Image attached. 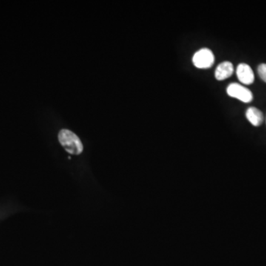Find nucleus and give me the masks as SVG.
I'll list each match as a JSON object with an SVG mask.
<instances>
[{"instance_id": "f257e3e1", "label": "nucleus", "mask_w": 266, "mask_h": 266, "mask_svg": "<svg viewBox=\"0 0 266 266\" xmlns=\"http://www.w3.org/2000/svg\"><path fill=\"white\" fill-rule=\"evenodd\" d=\"M58 138L60 144L69 153L79 155L82 152V143L73 132L68 130H61L58 133Z\"/></svg>"}, {"instance_id": "7ed1b4c3", "label": "nucleus", "mask_w": 266, "mask_h": 266, "mask_svg": "<svg viewBox=\"0 0 266 266\" xmlns=\"http://www.w3.org/2000/svg\"><path fill=\"white\" fill-rule=\"evenodd\" d=\"M227 91L229 96L237 98L244 103H249L253 100L252 91L238 83L229 84Z\"/></svg>"}, {"instance_id": "20e7f679", "label": "nucleus", "mask_w": 266, "mask_h": 266, "mask_svg": "<svg viewBox=\"0 0 266 266\" xmlns=\"http://www.w3.org/2000/svg\"><path fill=\"white\" fill-rule=\"evenodd\" d=\"M237 76L241 83L249 85L255 81V74L252 67L246 63H241L237 67Z\"/></svg>"}, {"instance_id": "0eeeda50", "label": "nucleus", "mask_w": 266, "mask_h": 266, "mask_svg": "<svg viewBox=\"0 0 266 266\" xmlns=\"http://www.w3.org/2000/svg\"><path fill=\"white\" fill-rule=\"evenodd\" d=\"M258 72L261 79L266 82V64H260L258 66Z\"/></svg>"}, {"instance_id": "423d86ee", "label": "nucleus", "mask_w": 266, "mask_h": 266, "mask_svg": "<svg viewBox=\"0 0 266 266\" xmlns=\"http://www.w3.org/2000/svg\"><path fill=\"white\" fill-rule=\"evenodd\" d=\"M246 115L249 122L255 127H259L264 122V114L259 109L256 107H249Z\"/></svg>"}, {"instance_id": "f03ea898", "label": "nucleus", "mask_w": 266, "mask_h": 266, "mask_svg": "<svg viewBox=\"0 0 266 266\" xmlns=\"http://www.w3.org/2000/svg\"><path fill=\"white\" fill-rule=\"evenodd\" d=\"M192 62L198 68H210L215 63V55L210 49L202 48L194 54Z\"/></svg>"}, {"instance_id": "39448f33", "label": "nucleus", "mask_w": 266, "mask_h": 266, "mask_svg": "<svg viewBox=\"0 0 266 266\" xmlns=\"http://www.w3.org/2000/svg\"><path fill=\"white\" fill-rule=\"evenodd\" d=\"M234 73V66L230 61H224L217 67L215 78L218 81H223L232 76Z\"/></svg>"}]
</instances>
